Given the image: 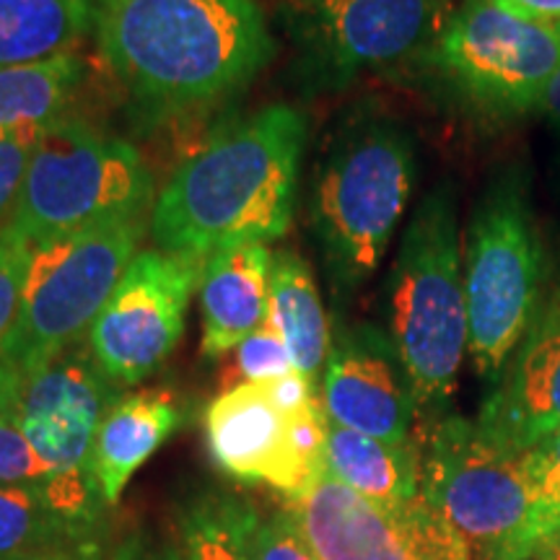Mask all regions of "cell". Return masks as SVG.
<instances>
[{"mask_svg": "<svg viewBox=\"0 0 560 560\" xmlns=\"http://www.w3.org/2000/svg\"><path fill=\"white\" fill-rule=\"evenodd\" d=\"M117 397L120 387L96 366L81 340L26 380L16 410L19 429L45 465L39 486L47 501L89 529H102L107 506L91 475V450Z\"/></svg>", "mask_w": 560, "mask_h": 560, "instance_id": "cell-10", "label": "cell"}, {"mask_svg": "<svg viewBox=\"0 0 560 560\" xmlns=\"http://www.w3.org/2000/svg\"><path fill=\"white\" fill-rule=\"evenodd\" d=\"M301 412V410H299ZM293 416L278 408L262 382H242L206 410L208 452L229 478L265 486L285 499L306 493L319 478L306 470L293 446Z\"/></svg>", "mask_w": 560, "mask_h": 560, "instance_id": "cell-15", "label": "cell"}, {"mask_svg": "<svg viewBox=\"0 0 560 560\" xmlns=\"http://www.w3.org/2000/svg\"><path fill=\"white\" fill-rule=\"evenodd\" d=\"M478 423L511 452L560 429V280L545 293L535 322L516 346Z\"/></svg>", "mask_w": 560, "mask_h": 560, "instance_id": "cell-16", "label": "cell"}, {"mask_svg": "<svg viewBox=\"0 0 560 560\" xmlns=\"http://www.w3.org/2000/svg\"><path fill=\"white\" fill-rule=\"evenodd\" d=\"M499 3L537 24L560 26V0H499Z\"/></svg>", "mask_w": 560, "mask_h": 560, "instance_id": "cell-33", "label": "cell"}, {"mask_svg": "<svg viewBox=\"0 0 560 560\" xmlns=\"http://www.w3.org/2000/svg\"><path fill=\"white\" fill-rule=\"evenodd\" d=\"M26 376L21 374V369L13 366L9 359L0 355V423L16 418L21 395H24Z\"/></svg>", "mask_w": 560, "mask_h": 560, "instance_id": "cell-32", "label": "cell"}, {"mask_svg": "<svg viewBox=\"0 0 560 560\" xmlns=\"http://www.w3.org/2000/svg\"><path fill=\"white\" fill-rule=\"evenodd\" d=\"M304 145L306 117L291 104H270L210 136L153 202L156 249L210 257L280 240L296 210Z\"/></svg>", "mask_w": 560, "mask_h": 560, "instance_id": "cell-2", "label": "cell"}, {"mask_svg": "<svg viewBox=\"0 0 560 560\" xmlns=\"http://www.w3.org/2000/svg\"><path fill=\"white\" fill-rule=\"evenodd\" d=\"M100 529L70 522L47 501L39 482L0 486V560L102 548Z\"/></svg>", "mask_w": 560, "mask_h": 560, "instance_id": "cell-22", "label": "cell"}, {"mask_svg": "<svg viewBox=\"0 0 560 560\" xmlns=\"http://www.w3.org/2000/svg\"><path fill=\"white\" fill-rule=\"evenodd\" d=\"M143 234L145 219H120L37 244L19 322L0 355L30 380L75 342L86 340L138 255Z\"/></svg>", "mask_w": 560, "mask_h": 560, "instance_id": "cell-8", "label": "cell"}, {"mask_svg": "<svg viewBox=\"0 0 560 560\" xmlns=\"http://www.w3.org/2000/svg\"><path fill=\"white\" fill-rule=\"evenodd\" d=\"M236 366L247 382H268L296 371L289 348L270 322L236 348Z\"/></svg>", "mask_w": 560, "mask_h": 560, "instance_id": "cell-28", "label": "cell"}, {"mask_svg": "<svg viewBox=\"0 0 560 560\" xmlns=\"http://www.w3.org/2000/svg\"><path fill=\"white\" fill-rule=\"evenodd\" d=\"M556 30H558V34H560V26H556Z\"/></svg>", "mask_w": 560, "mask_h": 560, "instance_id": "cell-37", "label": "cell"}, {"mask_svg": "<svg viewBox=\"0 0 560 560\" xmlns=\"http://www.w3.org/2000/svg\"><path fill=\"white\" fill-rule=\"evenodd\" d=\"M19 560H102V548L96 550H68V552H47V556H32Z\"/></svg>", "mask_w": 560, "mask_h": 560, "instance_id": "cell-35", "label": "cell"}, {"mask_svg": "<svg viewBox=\"0 0 560 560\" xmlns=\"http://www.w3.org/2000/svg\"><path fill=\"white\" fill-rule=\"evenodd\" d=\"M179 405L161 392L120 395L102 418L91 450V475L102 501L115 506L151 454L177 431Z\"/></svg>", "mask_w": 560, "mask_h": 560, "instance_id": "cell-18", "label": "cell"}, {"mask_svg": "<svg viewBox=\"0 0 560 560\" xmlns=\"http://www.w3.org/2000/svg\"><path fill=\"white\" fill-rule=\"evenodd\" d=\"M425 55L462 107L486 120H514L542 107L560 68V34L499 0H465Z\"/></svg>", "mask_w": 560, "mask_h": 560, "instance_id": "cell-9", "label": "cell"}, {"mask_svg": "<svg viewBox=\"0 0 560 560\" xmlns=\"http://www.w3.org/2000/svg\"><path fill=\"white\" fill-rule=\"evenodd\" d=\"M109 560H187L174 545L149 540L145 535H132L117 545Z\"/></svg>", "mask_w": 560, "mask_h": 560, "instance_id": "cell-31", "label": "cell"}, {"mask_svg": "<svg viewBox=\"0 0 560 560\" xmlns=\"http://www.w3.org/2000/svg\"><path fill=\"white\" fill-rule=\"evenodd\" d=\"M240 529L252 560H319L289 509L260 514L240 499Z\"/></svg>", "mask_w": 560, "mask_h": 560, "instance_id": "cell-25", "label": "cell"}, {"mask_svg": "<svg viewBox=\"0 0 560 560\" xmlns=\"http://www.w3.org/2000/svg\"><path fill=\"white\" fill-rule=\"evenodd\" d=\"M420 493L470 545L472 560H529L556 548L522 452H511L478 420L446 418L420 457Z\"/></svg>", "mask_w": 560, "mask_h": 560, "instance_id": "cell-6", "label": "cell"}, {"mask_svg": "<svg viewBox=\"0 0 560 560\" xmlns=\"http://www.w3.org/2000/svg\"><path fill=\"white\" fill-rule=\"evenodd\" d=\"M81 79L83 60L75 55L0 70V138L60 120Z\"/></svg>", "mask_w": 560, "mask_h": 560, "instance_id": "cell-23", "label": "cell"}, {"mask_svg": "<svg viewBox=\"0 0 560 560\" xmlns=\"http://www.w3.org/2000/svg\"><path fill=\"white\" fill-rule=\"evenodd\" d=\"M100 52L153 122L247 86L276 55L255 0H91Z\"/></svg>", "mask_w": 560, "mask_h": 560, "instance_id": "cell-1", "label": "cell"}, {"mask_svg": "<svg viewBox=\"0 0 560 560\" xmlns=\"http://www.w3.org/2000/svg\"><path fill=\"white\" fill-rule=\"evenodd\" d=\"M548 260L520 164L495 174L472 210L462 257L467 350L482 376H499L545 301Z\"/></svg>", "mask_w": 560, "mask_h": 560, "instance_id": "cell-5", "label": "cell"}, {"mask_svg": "<svg viewBox=\"0 0 560 560\" xmlns=\"http://www.w3.org/2000/svg\"><path fill=\"white\" fill-rule=\"evenodd\" d=\"M540 109H545L550 115V120L558 125L560 128V68H558V73L552 75L550 79V83H548V89H545V96H542V107Z\"/></svg>", "mask_w": 560, "mask_h": 560, "instance_id": "cell-34", "label": "cell"}, {"mask_svg": "<svg viewBox=\"0 0 560 560\" xmlns=\"http://www.w3.org/2000/svg\"><path fill=\"white\" fill-rule=\"evenodd\" d=\"M182 552L187 560H252L240 529L236 495H206L179 522Z\"/></svg>", "mask_w": 560, "mask_h": 560, "instance_id": "cell-24", "label": "cell"}, {"mask_svg": "<svg viewBox=\"0 0 560 560\" xmlns=\"http://www.w3.org/2000/svg\"><path fill=\"white\" fill-rule=\"evenodd\" d=\"M416 177L410 132L384 117L350 120L327 145L314 174L310 215L335 291H355L380 268Z\"/></svg>", "mask_w": 560, "mask_h": 560, "instance_id": "cell-3", "label": "cell"}, {"mask_svg": "<svg viewBox=\"0 0 560 560\" xmlns=\"http://www.w3.org/2000/svg\"><path fill=\"white\" fill-rule=\"evenodd\" d=\"M32 252V244L21 240L11 226L0 231V348L19 322Z\"/></svg>", "mask_w": 560, "mask_h": 560, "instance_id": "cell-27", "label": "cell"}, {"mask_svg": "<svg viewBox=\"0 0 560 560\" xmlns=\"http://www.w3.org/2000/svg\"><path fill=\"white\" fill-rule=\"evenodd\" d=\"M319 400L327 418L342 429L392 444L410 441L416 397L395 342L371 327L340 330L335 338Z\"/></svg>", "mask_w": 560, "mask_h": 560, "instance_id": "cell-14", "label": "cell"}, {"mask_svg": "<svg viewBox=\"0 0 560 560\" xmlns=\"http://www.w3.org/2000/svg\"><path fill=\"white\" fill-rule=\"evenodd\" d=\"M45 480V465L30 439L19 429L16 418L0 423V486H24Z\"/></svg>", "mask_w": 560, "mask_h": 560, "instance_id": "cell-30", "label": "cell"}, {"mask_svg": "<svg viewBox=\"0 0 560 560\" xmlns=\"http://www.w3.org/2000/svg\"><path fill=\"white\" fill-rule=\"evenodd\" d=\"M450 21L446 0H289L285 26L304 70L325 86L429 52Z\"/></svg>", "mask_w": 560, "mask_h": 560, "instance_id": "cell-12", "label": "cell"}, {"mask_svg": "<svg viewBox=\"0 0 560 560\" xmlns=\"http://www.w3.org/2000/svg\"><path fill=\"white\" fill-rule=\"evenodd\" d=\"M268 322L289 348L293 369L317 389L319 371L332 348L330 322L310 262L291 249L272 255Z\"/></svg>", "mask_w": 560, "mask_h": 560, "instance_id": "cell-19", "label": "cell"}, {"mask_svg": "<svg viewBox=\"0 0 560 560\" xmlns=\"http://www.w3.org/2000/svg\"><path fill=\"white\" fill-rule=\"evenodd\" d=\"M524 470L545 522L560 545V429L522 452ZM556 545V548H558Z\"/></svg>", "mask_w": 560, "mask_h": 560, "instance_id": "cell-26", "label": "cell"}, {"mask_svg": "<svg viewBox=\"0 0 560 560\" xmlns=\"http://www.w3.org/2000/svg\"><path fill=\"white\" fill-rule=\"evenodd\" d=\"M268 244L249 242L223 247L208 257L200 280L202 353L208 359L236 350L270 319Z\"/></svg>", "mask_w": 560, "mask_h": 560, "instance_id": "cell-17", "label": "cell"}, {"mask_svg": "<svg viewBox=\"0 0 560 560\" xmlns=\"http://www.w3.org/2000/svg\"><path fill=\"white\" fill-rule=\"evenodd\" d=\"M91 26V0H0V70L73 55Z\"/></svg>", "mask_w": 560, "mask_h": 560, "instance_id": "cell-21", "label": "cell"}, {"mask_svg": "<svg viewBox=\"0 0 560 560\" xmlns=\"http://www.w3.org/2000/svg\"><path fill=\"white\" fill-rule=\"evenodd\" d=\"M153 177L128 140L62 115L34 145L11 229L32 247L120 219H145Z\"/></svg>", "mask_w": 560, "mask_h": 560, "instance_id": "cell-7", "label": "cell"}, {"mask_svg": "<svg viewBox=\"0 0 560 560\" xmlns=\"http://www.w3.org/2000/svg\"><path fill=\"white\" fill-rule=\"evenodd\" d=\"M39 132H19V136L0 138V231L9 229L13 215H16L21 187H24Z\"/></svg>", "mask_w": 560, "mask_h": 560, "instance_id": "cell-29", "label": "cell"}, {"mask_svg": "<svg viewBox=\"0 0 560 560\" xmlns=\"http://www.w3.org/2000/svg\"><path fill=\"white\" fill-rule=\"evenodd\" d=\"M208 257L143 249L86 335V348L117 387L149 380L185 335L187 306Z\"/></svg>", "mask_w": 560, "mask_h": 560, "instance_id": "cell-11", "label": "cell"}, {"mask_svg": "<svg viewBox=\"0 0 560 560\" xmlns=\"http://www.w3.org/2000/svg\"><path fill=\"white\" fill-rule=\"evenodd\" d=\"M325 459L332 478L376 503L395 506L420 495V454L412 441L392 444L327 418Z\"/></svg>", "mask_w": 560, "mask_h": 560, "instance_id": "cell-20", "label": "cell"}, {"mask_svg": "<svg viewBox=\"0 0 560 560\" xmlns=\"http://www.w3.org/2000/svg\"><path fill=\"white\" fill-rule=\"evenodd\" d=\"M545 560H560V545H558V548H552L550 552H548V556H542Z\"/></svg>", "mask_w": 560, "mask_h": 560, "instance_id": "cell-36", "label": "cell"}, {"mask_svg": "<svg viewBox=\"0 0 560 560\" xmlns=\"http://www.w3.org/2000/svg\"><path fill=\"white\" fill-rule=\"evenodd\" d=\"M389 317L416 405L439 408L457 387L467 350L457 195L450 182L412 210L389 276Z\"/></svg>", "mask_w": 560, "mask_h": 560, "instance_id": "cell-4", "label": "cell"}, {"mask_svg": "<svg viewBox=\"0 0 560 560\" xmlns=\"http://www.w3.org/2000/svg\"><path fill=\"white\" fill-rule=\"evenodd\" d=\"M285 509L319 560H472L465 537L423 493L387 506L325 472Z\"/></svg>", "mask_w": 560, "mask_h": 560, "instance_id": "cell-13", "label": "cell"}]
</instances>
